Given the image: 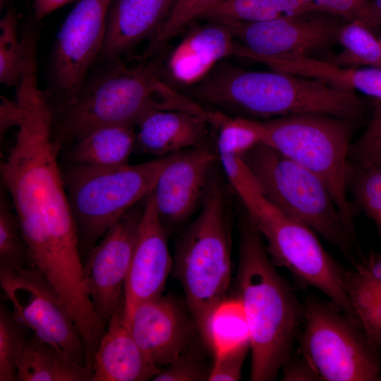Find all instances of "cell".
<instances>
[{"label":"cell","instance_id":"6da1fadb","mask_svg":"<svg viewBox=\"0 0 381 381\" xmlns=\"http://www.w3.org/2000/svg\"><path fill=\"white\" fill-rule=\"evenodd\" d=\"M164 52L137 63L127 59L101 63L90 71L73 102L51 114L53 140L62 149L99 128L136 126L155 110L207 109L169 85L163 75Z\"/></svg>","mask_w":381,"mask_h":381},{"label":"cell","instance_id":"7a4b0ae2","mask_svg":"<svg viewBox=\"0 0 381 381\" xmlns=\"http://www.w3.org/2000/svg\"><path fill=\"white\" fill-rule=\"evenodd\" d=\"M237 284L250 332V378L273 380L293 356L304 304L275 270L247 214L241 227Z\"/></svg>","mask_w":381,"mask_h":381},{"label":"cell","instance_id":"3957f363","mask_svg":"<svg viewBox=\"0 0 381 381\" xmlns=\"http://www.w3.org/2000/svg\"><path fill=\"white\" fill-rule=\"evenodd\" d=\"M242 157L272 205L356 262L359 248L354 226L346 219L318 176L262 143Z\"/></svg>","mask_w":381,"mask_h":381},{"label":"cell","instance_id":"277c9868","mask_svg":"<svg viewBox=\"0 0 381 381\" xmlns=\"http://www.w3.org/2000/svg\"><path fill=\"white\" fill-rule=\"evenodd\" d=\"M359 122L320 114L251 119L260 143L318 176L353 226L354 210L348 198L349 152Z\"/></svg>","mask_w":381,"mask_h":381},{"label":"cell","instance_id":"5b68a950","mask_svg":"<svg viewBox=\"0 0 381 381\" xmlns=\"http://www.w3.org/2000/svg\"><path fill=\"white\" fill-rule=\"evenodd\" d=\"M226 198L218 181L204 195L201 210L176 250L175 273L200 332L226 298L231 279V241Z\"/></svg>","mask_w":381,"mask_h":381},{"label":"cell","instance_id":"8992f818","mask_svg":"<svg viewBox=\"0 0 381 381\" xmlns=\"http://www.w3.org/2000/svg\"><path fill=\"white\" fill-rule=\"evenodd\" d=\"M175 155L119 167L69 163L61 169L81 255H86L123 214L152 193Z\"/></svg>","mask_w":381,"mask_h":381},{"label":"cell","instance_id":"52a82bcc","mask_svg":"<svg viewBox=\"0 0 381 381\" xmlns=\"http://www.w3.org/2000/svg\"><path fill=\"white\" fill-rule=\"evenodd\" d=\"M226 95L236 114L254 120L320 114L361 121L365 110L355 90L273 70L236 68L228 80Z\"/></svg>","mask_w":381,"mask_h":381},{"label":"cell","instance_id":"ba28073f","mask_svg":"<svg viewBox=\"0 0 381 381\" xmlns=\"http://www.w3.org/2000/svg\"><path fill=\"white\" fill-rule=\"evenodd\" d=\"M299 352L319 380H381V351L370 343L358 318L330 301L304 303Z\"/></svg>","mask_w":381,"mask_h":381},{"label":"cell","instance_id":"9c48e42d","mask_svg":"<svg viewBox=\"0 0 381 381\" xmlns=\"http://www.w3.org/2000/svg\"><path fill=\"white\" fill-rule=\"evenodd\" d=\"M246 214L265 240L274 265L287 269L301 283L318 289L340 309L356 317L344 288L346 269L325 250L311 229L269 201Z\"/></svg>","mask_w":381,"mask_h":381},{"label":"cell","instance_id":"30bf717a","mask_svg":"<svg viewBox=\"0 0 381 381\" xmlns=\"http://www.w3.org/2000/svg\"><path fill=\"white\" fill-rule=\"evenodd\" d=\"M111 0H77L54 41L44 92L51 114L71 104L97 62Z\"/></svg>","mask_w":381,"mask_h":381},{"label":"cell","instance_id":"8fae6325","mask_svg":"<svg viewBox=\"0 0 381 381\" xmlns=\"http://www.w3.org/2000/svg\"><path fill=\"white\" fill-rule=\"evenodd\" d=\"M0 285L20 322L87 366L85 346L73 319L59 293L37 270L29 265L0 270Z\"/></svg>","mask_w":381,"mask_h":381},{"label":"cell","instance_id":"7c38bea8","mask_svg":"<svg viewBox=\"0 0 381 381\" xmlns=\"http://www.w3.org/2000/svg\"><path fill=\"white\" fill-rule=\"evenodd\" d=\"M219 22V21H217ZM346 21L325 12L260 22L222 21L246 51L261 56L292 55L320 59L338 42Z\"/></svg>","mask_w":381,"mask_h":381},{"label":"cell","instance_id":"4fadbf2b","mask_svg":"<svg viewBox=\"0 0 381 381\" xmlns=\"http://www.w3.org/2000/svg\"><path fill=\"white\" fill-rule=\"evenodd\" d=\"M142 212L136 205L123 214L83 262L87 294L105 328L123 299Z\"/></svg>","mask_w":381,"mask_h":381},{"label":"cell","instance_id":"5bb4252c","mask_svg":"<svg viewBox=\"0 0 381 381\" xmlns=\"http://www.w3.org/2000/svg\"><path fill=\"white\" fill-rule=\"evenodd\" d=\"M165 232L150 193L145 200L124 285V318L140 303L162 295L172 270Z\"/></svg>","mask_w":381,"mask_h":381},{"label":"cell","instance_id":"9a60e30c","mask_svg":"<svg viewBox=\"0 0 381 381\" xmlns=\"http://www.w3.org/2000/svg\"><path fill=\"white\" fill-rule=\"evenodd\" d=\"M217 157L205 144L176 153L166 165L151 193L164 226L180 224L191 214L205 193Z\"/></svg>","mask_w":381,"mask_h":381},{"label":"cell","instance_id":"2e32d148","mask_svg":"<svg viewBox=\"0 0 381 381\" xmlns=\"http://www.w3.org/2000/svg\"><path fill=\"white\" fill-rule=\"evenodd\" d=\"M170 52H164L165 80L181 91L202 80L222 61L234 56L236 40L224 24L207 20L191 23Z\"/></svg>","mask_w":381,"mask_h":381},{"label":"cell","instance_id":"e0dca14e","mask_svg":"<svg viewBox=\"0 0 381 381\" xmlns=\"http://www.w3.org/2000/svg\"><path fill=\"white\" fill-rule=\"evenodd\" d=\"M125 320L141 350L159 368L176 360L190 344V322L169 297L160 295L138 304Z\"/></svg>","mask_w":381,"mask_h":381},{"label":"cell","instance_id":"ac0fdd59","mask_svg":"<svg viewBox=\"0 0 381 381\" xmlns=\"http://www.w3.org/2000/svg\"><path fill=\"white\" fill-rule=\"evenodd\" d=\"M176 0H111L106 35L98 61L128 59L144 41H150L167 20Z\"/></svg>","mask_w":381,"mask_h":381},{"label":"cell","instance_id":"d6986e66","mask_svg":"<svg viewBox=\"0 0 381 381\" xmlns=\"http://www.w3.org/2000/svg\"><path fill=\"white\" fill-rule=\"evenodd\" d=\"M135 151L166 157L205 145L212 130L207 114L155 110L136 126Z\"/></svg>","mask_w":381,"mask_h":381},{"label":"cell","instance_id":"ffe728a7","mask_svg":"<svg viewBox=\"0 0 381 381\" xmlns=\"http://www.w3.org/2000/svg\"><path fill=\"white\" fill-rule=\"evenodd\" d=\"M159 370L133 337L124 318L123 299L113 313L94 355L92 381L152 380Z\"/></svg>","mask_w":381,"mask_h":381},{"label":"cell","instance_id":"44dd1931","mask_svg":"<svg viewBox=\"0 0 381 381\" xmlns=\"http://www.w3.org/2000/svg\"><path fill=\"white\" fill-rule=\"evenodd\" d=\"M18 381H92V373L35 334L28 338L17 365Z\"/></svg>","mask_w":381,"mask_h":381},{"label":"cell","instance_id":"7402d4cb","mask_svg":"<svg viewBox=\"0 0 381 381\" xmlns=\"http://www.w3.org/2000/svg\"><path fill=\"white\" fill-rule=\"evenodd\" d=\"M134 126L116 125L97 128L75 143L66 155L69 163L91 167H119L128 164L135 151Z\"/></svg>","mask_w":381,"mask_h":381},{"label":"cell","instance_id":"603a6c76","mask_svg":"<svg viewBox=\"0 0 381 381\" xmlns=\"http://www.w3.org/2000/svg\"><path fill=\"white\" fill-rule=\"evenodd\" d=\"M314 12L324 11L304 0H217L200 19L260 22Z\"/></svg>","mask_w":381,"mask_h":381},{"label":"cell","instance_id":"cb8c5ba5","mask_svg":"<svg viewBox=\"0 0 381 381\" xmlns=\"http://www.w3.org/2000/svg\"><path fill=\"white\" fill-rule=\"evenodd\" d=\"M214 355L250 343L249 328L241 301L226 298L207 317L200 332Z\"/></svg>","mask_w":381,"mask_h":381},{"label":"cell","instance_id":"d4e9b609","mask_svg":"<svg viewBox=\"0 0 381 381\" xmlns=\"http://www.w3.org/2000/svg\"><path fill=\"white\" fill-rule=\"evenodd\" d=\"M370 30L360 20L346 22L338 39L343 50L327 60L342 67L365 65L381 68V42Z\"/></svg>","mask_w":381,"mask_h":381},{"label":"cell","instance_id":"484cf974","mask_svg":"<svg viewBox=\"0 0 381 381\" xmlns=\"http://www.w3.org/2000/svg\"><path fill=\"white\" fill-rule=\"evenodd\" d=\"M344 288L370 343L381 351V291L361 281L348 270Z\"/></svg>","mask_w":381,"mask_h":381},{"label":"cell","instance_id":"4316f807","mask_svg":"<svg viewBox=\"0 0 381 381\" xmlns=\"http://www.w3.org/2000/svg\"><path fill=\"white\" fill-rule=\"evenodd\" d=\"M18 19L9 10L0 20V83L16 87L20 83L26 61L27 38L23 31L18 36Z\"/></svg>","mask_w":381,"mask_h":381},{"label":"cell","instance_id":"83f0119b","mask_svg":"<svg viewBox=\"0 0 381 381\" xmlns=\"http://www.w3.org/2000/svg\"><path fill=\"white\" fill-rule=\"evenodd\" d=\"M12 205L1 186L0 195V270L28 265L26 243Z\"/></svg>","mask_w":381,"mask_h":381},{"label":"cell","instance_id":"f1b7e54d","mask_svg":"<svg viewBox=\"0 0 381 381\" xmlns=\"http://www.w3.org/2000/svg\"><path fill=\"white\" fill-rule=\"evenodd\" d=\"M217 0H176L167 20L148 42L143 53V59H150L167 50L168 44L191 23L200 20Z\"/></svg>","mask_w":381,"mask_h":381},{"label":"cell","instance_id":"f546056e","mask_svg":"<svg viewBox=\"0 0 381 381\" xmlns=\"http://www.w3.org/2000/svg\"><path fill=\"white\" fill-rule=\"evenodd\" d=\"M28 329L2 303L0 306V381H16L17 365Z\"/></svg>","mask_w":381,"mask_h":381},{"label":"cell","instance_id":"4dcf8cb0","mask_svg":"<svg viewBox=\"0 0 381 381\" xmlns=\"http://www.w3.org/2000/svg\"><path fill=\"white\" fill-rule=\"evenodd\" d=\"M349 183L360 208L375 222L381 214V167L351 165Z\"/></svg>","mask_w":381,"mask_h":381},{"label":"cell","instance_id":"1f68e13d","mask_svg":"<svg viewBox=\"0 0 381 381\" xmlns=\"http://www.w3.org/2000/svg\"><path fill=\"white\" fill-rule=\"evenodd\" d=\"M349 162L355 167H381V100H376L366 128L351 143Z\"/></svg>","mask_w":381,"mask_h":381},{"label":"cell","instance_id":"d6a6232c","mask_svg":"<svg viewBox=\"0 0 381 381\" xmlns=\"http://www.w3.org/2000/svg\"><path fill=\"white\" fill-rule=\"evenodd\" d=\"M331 76L333 85L339 89L356 90L381 100V68L336 66Z\"/></svg>","mask_w":381,"mask_h":381},{"label":"cell","instance_id":"836d02e7","mask_svg":"<svg viewBox=\"0 0 381 381\" xmlns=\"http://www.w3.org/2000/svg\"><path fill=\"white\" fill-rule=\"evenodd\" d=\"M210 370H207L193 356L183 353L176 360L159 370L155 381L208 380Z\"/></svg>","mask_w":381,"mask_h":381},{"label":"cell","instance_id":"e575fe53","mask_svg":"<svg viewBox=\"0 0 381 381\" xmlns=\"http://www.w3.org/2000/svg\"><path fill=\"white\" fill-rule=\"evenodd\" d=\"M250 344H246L214 355V362L210 370L208 380L236 381L241 378L243 363Z\"/></svg>","mask_w":381,"mask_h":381},{"label":"cell","instance_id":"d590c367","mask_svg":"<svg viewBox=\"0 0 381 381\" xmlns=\"http://www.w3.org/2000/svg\"><path fill=\"white\" fill-rule=\"evenodd\" d=\"M350 271L361 281L381 291V252L371 251L356 260Z\"/></svg>","mask_w":381,"mask_h":381},{"label":"cell","instance_id":"8d00e7d4","mask_svg":"<svg viewBox=\"0 0 381 381\" xmlns=\"http://www.w3.org/2000/svg\"><path fill=\"white\" fill-rule=\"evenodd\" d=\"M346 21L357 19L370 0H304Z\"/></svg>","mask_w":381,"mask_h":381},{"label":"cell","instance_id":"74e56055","mask_svg":"<svg viewBox=\"0 0 381 381\" xmlns=\"http://www.w3.org/2000/svg\"><path fill=\"white\" fill-rule=\"evenodd\" d=\"M23 119V110L20 102L1 95L0 104V139H4L6 132L12 127H19Z\"/></svg>","mask_w":381,"mask_h":381},{"label":"cell","instance_id":"f35d334b","mask_svg":"<svg viewBox=\"0 0 381 381\" xmlns=\"http://www.w3.org/2000/svg\"><path fill=\"white\" fill-rule=\"evenodd\" d=\"M282 369L283 380H319L313 368L301 355L296 360L291 358Z\"/></svg>","mask_w":381,"mask_h":381},{"label":"cell","instance_id":"ab89813d","mask_svg":"<svg viewBox=\"0 0 381 381\" xmlns=\"http://www.w3.org/2000/svg\"><path fill=\"white\" fill-rule=\"evenodd\" d=\"M356 20L370 29L381 26V0H370Z\"/></svg>","mask_w":381,"mask_h":381},{"label":"cell","instance_id":"60d3db41","mask_svg":"<svg viewBox=\"0 0 381 381\" xmlns=\"http://www.w3.org/2000/svg\"><path fill=\"white\" fill-rule=\"evenodd\" d=\"M73 0H34V15L37 20Z\"/></svg>","mask_w":381,"mask_h":381},{"label":"cell","instance_id":"b9f144b4","mask_svg":"<svg viewBox=\"0 0 381 381\" xmlns=\"http://www.w3.org/2000/svg\"><path fill=\"white\" fill-rule=\"evenodd\" d=\"M378 229V231L381 235V214L377 217V219L374 222Z\"/></svg>","mask_w":381,"mask_h":381},{"label":"cell","instance_id":"7bdbcfd3","mask_svg":"<svg viewBox=\"0 0 381 381\" xmlns=\"http://www.w3.org/2000/svg\"><path fill=\"white\" fill-rule=\"evenodd\" d=\"M267 200H266V201H267ZM266 201H265V202H266ZM265 202H264V203H265ZM262 205H263V204H262ZM262 205H261V206H262ZM259 207H258V208H259ZM256 210H257V209H256ZM253 211H254V210H253ZM252 212H253V211H252Z\"/></svg>","mask_w":381,"mask_h":381},{"label":"cell","instance_id":"ee69618b","mask_svg":"<svg viewBox=\"0 0 381 381\" xmlns=\"http://www.w3.org/2000/svg\"><path fill=\"white\" fill-rule=\"evenodd\" d=\"M380 42H381V38L380 39Z\"/></svg>","mask_w":381,"mask_h":381}]
</instances>
